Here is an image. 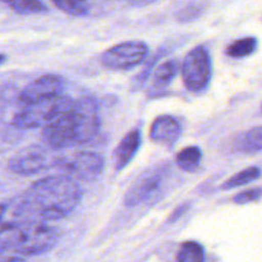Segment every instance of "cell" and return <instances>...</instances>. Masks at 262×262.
<instances>
[{"instance_id": "11", "label": "cell", "mask_w": 262, "mask_h": 262, "mask_svg": "<svg viewBox=\"0 0 262 262\" xmlns=\"http://www.w3.org/2000/svg\"><path fill=\"white\" fill-rule=\"evenodd\" d=\"M64 86H66V82L63 77L58 74H45L28 83L22 90L19 94V102L26 105L38 101V100L56 96V95L63 94Z\"/></svg>"}, {"instance_id": "16", "label": "cell", "mask_w": 262, "mask_h": 262, "mask_svg": "<svg viewBox=\"0 0 262 262\" xmlns=\"http://www.w3.org/2000/svg\"><path fill=\"white\" fill-rule=\"evenodd\" d=\"M202 160V150L199 146H187L178 152L176 158L177 165L184 171H194Z\"/></svg>"}, {"instance_id": "15", "label": "cell", "mask_w": 262, "mask_h": 262, "mask_svg": "<svg viewBox=\"0 0 262 262\" xmlns=\"http://www.w3.org/2000/svg\"><path fill=\"white\" fill-rule=\"evenodd\" d=\"M235 151L246 155H253V154L262 151V125H257L251 129L242 132L234 141Z\"/></svg>"}, {"instance_id": "5", "label": "cell", "mask_w": 262, "mask_h": 262, "mask_svg": "<svg viewBox=\"0 0 262 262\" xmlns=\"http://www.w3.org/2000/svg\"><path fill=\"white\" fill-rule=\"evenodd\" d=\"M55 148L32 145L15 154L8 163V168L12 173L22 177L35 176L50 168H56L61 155L55 152Z\"/></svg>"}, {"instance_id": "2", "label": "cell", "mask_w": 262, "mask_h": 262, "mask_svg": "<svg viewBox=\"0 0 262 262\" xmlns=\"http://www.w3.org/2000/svg\"><path fill=\"white\" fill-rule=\"evenodd\" d=\"M58 239L56 229L42 220H22L0 230V248L9 255V261L49 252L55 247Z\"/></svg>"}, {"instance_id": "4", "label": "cell", "mask_w": 262, "mask_h": 262, "mask_svg": "<svg viewBox=\"0 0 262 262\" xmlns=\"http://www.w3.org/2000/svg\"><path fill=\"white\" fill-rule=\"evenodd\" d=\"M211 77V55L205 46H196L187 54L182 64L184 86L192 94H202L209 87Z\"/></svg>"}, {"instance_id": "20", "label": "cell", "mask_w": 262, "mask_h": 262, "mask_svg": "<svg viewBox=\"0 0 262 262\" xmlns=\"http://www.w3.org/2000/svg\"><path fill=\"white\" fill-rule=\"evenodd\" d=\"M176 260L178 262H202L205 260L204 246L193 241L184 242L177 253Z\"/></svg>"}, {"instance_id": "24", "label": "cell", "mask_w": 262, "mask_h": 262, "mask_svg": "<svg viewBox=\"0 0 262 262\" xmlns=\"http://www.w3.org/2000/svg\"><path fill=\"white\" fill-rule=\"evenodd\" d=\"M188 207H189V205H188V204L182 205V206H179L178 209L176 210V211H173V214H171V216L169 217L168 222H169V223H173L174 220H177V219H178L179 216H182V215H183L184 212H186L187 210H188Z\"/></svg>"}, {"instance_id": "6", "label": "cell", "mask_w": 262, "mask_h": 262, "mask_svg": "<svg viewBox=\"0 0 262 262\" xmlns=\"http://www.w3.org/2000/svg\"><path fill=\"white\" fill-rule=\"evenodd\" d=\"M56 168L74 179L94 182L104 170V159L92 151H77L60 156Z\"/></svg>"}, {"instance_id": "27", "label": "cell", "mask_w": 262, "mask_h": 262, "mask_svg": "<svg viewBox=\"0 0 262 262\" xmlns=\"http://www.w3.org/2000/svg\"><path fill=\"white\" fill-rule=\"evenodd\" d=\"M5 60H7V55H5V54H0V66H2Z\"/></svg>"}, {"instance_id": "13", "label": "cell", "mask_w": 262, "mask_h": 262, "mask_svg": "<svg viewBox=\"0 0 262 262\" xmlns=\"http://www.w3.org/2000/svg\"><path fill=\"white\" fill-rule=\"evenodd\" d=\"M141 143H142V137H141L140 129L137 128L129 130L120 140L113 152V160H114V166L117 170H123L133 160L137 151L140 150Z\"/></svg>"}, {"instance_id": "1", "label": "cell", "mask_w": 262, "mask_h": 262, "mask_svg": "<svg viewBox=\"0 0 262 262\" xmlns=\"http://www.w3.org/2000/svg\"><path fill=\"white\" fill-rule=\"evenodd\" d=\"M81 199L82 191L74 178L60 174L35 182L18 204L25 220L55 222L69 216Z\"/></svg>"}, {"instance_id": "9", "label": "cell", "mask_w": 262, "mask_h": 262, "mask_svg": "<svg viewBox=\"0 0 262 262\" xmlns=\"http://www.w3.org/2000/svg\"><path fill=\"white\" fill-rule=\"evenodd\" d=\"M42 138L46 145L55 150H63V148L78 146L73 107L69 112L64 113L53 123L43 127Z\"/></svg>"}, {"instance_id": "7", "label": "cell", "mask_w": 262, "mask_h": 262, "mask_svg": "<svg viewBox=\"0 0 262 262\" xmlns=\"http://www.w3.org/2000/svg\"><path fill=\"white\" fill-rule=\"evenodd\" d=\"M148 55V46L143 41H125L117 43L101 55V63L112 71H128L142 63Z\"/></svg>"}, {"instance_id": "17", "label": "cell", "mask_w": 262, "mask_h": 262, "mask_svg": "<svg viewBox=\"0 0 262 262\" xmlns=\"http://www.w3.org/2000/svg\"><path fill=\"white\" fill-rule=\"evenodd\" d=\"M261 177V169L258 166H248L243 169L239 173L234 174L233 177L228 178L224 183L222 184L223 191H230V189L238 188V187L246 186L251 182L256 181Z\"/></svg>"}, {"instance_id": "19", "label": "cell", "mask_w": 262, "mask_h": 262, "mask_svg": "<svg viewBox=\"0 0 262 262\" xmlns=\"http://www.w3.org/2000/svg\"><path fill=\"white\" fill-rule=\"evenodd\" d=\"M15 13L22 15L42 14L49 8L41 0H3Z\"/></svg>"}, {"instance_id": "12", "label": "cell", "mask_w": 262, "mask_h": 262, "mask_svg": "<svg viewBox=\"0 0 262 262\" xmlns=\"http://www.w3.org/2000/svg\"><path fill=\"white\" fill-rule=\"evenodd\" d=\"M182 135V124L176 117L169 114L160 115L152 122L150 128V138L158 145L171 147L178 142Z\"/></svg>"}, {"instance_id": "23", "label": "cell", "mask_w": 262, "mask_h": 262, "mask_svg": "<svg viewBox=\"0 0 262 262\" xmlns=\"http://www.w3.org/2000/svg\"><path fill=\"white\" fill-rule=\"evenodd\" d=\"M262 199V187H257V188H251L247 191L239 192L238 194H235L233 201L237 205H247L251 202L258 201Z\"/></svg>"}, {"instance_id": "8", "label": "cell", "mask_w": 262, "mask_h": 262, "mask_svg": "<svg viewBox=\"0 0 262 262\" xmlns=\"http://www.w3.org/2000/svg\"><path fill=\"white\" fill-rule=\"evenodd\" d=\"M73 115L76 120L77 141L79 145L89 143L100 130L99 105L94 97H82L74 101Z\"/></svg>"}, {"instance_id": "22", "label": "cell", "mask_w": 262, "mask_h": 262, "mask_svg": "<svg viewBox=\"0 0 262 262\" xmlns=\"http://www.w3.org/2000/svg\"><path fill=\"white\" fill-rule=\"evenodd\" d=\"M23 215L20 212L19 204H0V230L22 222Z\"/></svg>"}, {"instance_id": "21", "label": "cell", "mask_w": 262, "mask_h": 262, "mask_svg": "<svg viewBox=\"0 0 262 262\" xmlns=\"http://www.w3.org/2000/svg\"><path fill=\"white\" fill-rule=\"evenodd\" d=\"M58 9L73 17H84L90 13L87 0H51Z\"/></svg>"}, {"instance_id": "10", "label": "cell", "mask_w": 262, "mask_h": 262, "mask_svg": "<svg viewBox=\"0 0 262 262\" xmlns=\"http://www.w3.org/2000/svg\"><path fill=\"white\" fill-rule=\"evenodd\" d=\"M163 182L161 169H150L141 174L135 183L129 187L124 196V205L127 207H135L147 201L160 188Z\"/></svg>"}, {"instance_id": "28", "label": "cell", "mask_w": 262, "mask_h": 262, "mask_svg": "<svg viewBox=\"0 0 262 262\" xmlns=\"http://www.w3.org/2000/svg\"><path fill=\"white\" fill-rule=\"evenodd\" d=\"M261 110H262V106H261Z\"/></svg>"}, {"instance_id": "25", "label": "cell", "mask_w": 262, "mask_h": 262, "mask_svg": "<svg viewBox=\"0 0 262 262\" xmlns=\"http://www.w3.org/2000/svg\"><path fill=\"white\" fill-rule=\"evenodd\" d=\"M125 3L132 5H138V7H145V5L154 4V3L159 2V0H124Z\"/></svg>"}, {"instance_id": "3", "label": "cell", "mask_w": 262, "mask_h": 262, "mask_svg": "<svg viewBox=\"0 0 262 262\" xmlns=\"http://www.w3.org/2000/svg\"><path fill=\"white\" fill-rule=\"evenodd\" d=\"M74 100L60 94L48 99L26 104L20 112L13 117L12 124L18 129L43 128L58 119L73 107Z\"/></svg>"}, {"instance_id": "14", "label": "cell", "mask_w": 262, "mask_h": 262, "mask_svg": "<svg viewBox=\"0 0 262 262\" xmlns=\"http://www.w3.org/2000/svg\"><path fill=\"white\" fill-rule=\"evenodd\" d=\"M177 72H178V64L176 60H168L159 66L152 74V82L147 92L148 97L161 96L169 84L173 82Z\"/></svg>"}, {"instance_id": "26", "label": "cell", "mask_w": 262, "mask_h": 262, "mask_svg": "<svg viewBox=\"0 0 262 262\" xmlns=\"http://www.w3.org/2000/svg\"><path fill=\"white\" fill-rule=\"evenodd\" d=\"M0 261H9V256H8V253L4 252L2 248H0Z\"/></svg>"}, {"instance_id": "18", "label": "cell", "mask_w": 262, "mask_h": 262, "mask_svg": "<svg viewBox=\"0 0 262 262\" xmlns=\"http://www.w3.org/2000/svg\"><path fill=\"white\" fill-rule=\"evenodd\" d=\"M258 45L257 38L253 37V36H248V37L239 38V40H235L230 43L227 48V55L230 58L234 59H242L246 56L252 55L256 51Z\"/></svg>"}]
</instances>
